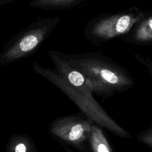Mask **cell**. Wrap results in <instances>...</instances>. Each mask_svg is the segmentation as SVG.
Wrapping results in <instances>:
<instances>
[{"label": "cell", "mask_w": 152, "mask_h": 152, "mask_svg": "<svg viewBox=\"0 0 152 152\" xmlns=\"http://www.w3.org/2000/svg\"><path fill=\"white\" fill-rule=\"evenodd\" d=\"M147 11L131 7L116 12L100 14L88 21L84 30V36L94 44L126 35L147 14Z\"/></svg>", "instance_id": "4"}, {"label": "cell", "mask_w": 152, "mask_h": 152, "mask_svg": "<svg viewBox=\"0 0 152 152\" xmlns=\"http://www.w3.org/2000/svg\"><path fill=\"white\" fill-rule=\"evenodd\" d=\"M145 67L146 68L148 72L150 73L152 77V60L151 59H148L144 65Z\"/></svg>", "instance_id": "12"}, {"label": "cell", "mask_w": 152, "mask_h": 152, "mask_svg": "<svg viewBox=\"0 0 152 152\" xmlns=\"http://www.w3.org/2000/svg\"><path fill=\"white\" fill-rule=\"evenodd\" d=\"M86 0H31L28 6L43 10H59L74 8Z\"/></svg>", "instance_id": "8"}, {"label": "cell", "mask_w": 152, "mask_h": 152, "mask_svg": "<svg viewBox=\"0 0 152 152\" xmlns=\"http://www.w3.org/2000/svg\"><path fill=\"white\" fill-rule=\"evenodd\" d=\"M126 42L138 45H152V11L147 14L122 37Z\"/></svg>", "instance_id": "7"}, {"label": "cell", "mask_w": 152, "mask_h": 152, "mask_svg": "<svg viewBox=\"0 0 152 152\" xmlns=\"http://www.w3.org/2000/svg\"><path fill=\"white\" fill-rule=\"evenodd\" d=\"M16 0H0V5H5L11 2H13Z\"/></svg>", "instance_id": "13"}, {"label": "cell", "mask_w": 152, "mask_h": 152, "mask_svg": "<svg viewBox=\"0 0 152 152\" xmlns=\"http://www.w3.org/2000/svg\"><path fill=\"white\" fill-rule=\"evenodd\" d=\"M48 55L55 67V69L68 84L78 88H90L83 75L70 64L66 54L49 50Z\"/></svg>", "instance_id": "6"}, {"label": "cell", "mask_w": 152, "mask_h": 152, "mask_svg": "<svg viewBox=\"0 0 152 152\" xmlns=\"http://www.w3.org/2000/svg\"><path fill=\"white\" fill-rule=\"evenodd\" d=\"M137 139L144 145L152 148V126L137 134Z\"/></svg>", "instance_id": "11"}, {"label": "cell", "mask_w": 152, "mask_h": 152, "mask_svg": "<svg viewBox=\"0 0 152 152\" xmlns=\"http://www.w3.org/2000/svg\"><path fill=\"white\" fill-rule=\"evenodd\" d=\"M6 152H37L33 140L26 135L14 134L9 139Z\"/></svg>", "instance_id": "10"}, {"label": "cell", "mask_w": 152, "mask_h": 152, "mask_svg": "<svg viewBox=\"0 0 152 152\" xmlns=\"http://www.w3.org/2000/svg\"><path fill=\"white\" fill-rule=\"evenodd\" d=\"M61 21L59 17L32 22L4 46L0 52V66L31 55L53 33Z\"/></svg>", "instance_id": "3"}, {"label": "cell", "mask_w": 152, "mask_h": 152, "mask_svg": "<svg viewBox=\"0 0 152 152\" xmlns=\"http://www.w3.org/2000/svg\"><path fill=\"white\" fill-rule=\"evenodd\" d=\"M88 143L92 152H115L102 128L93 124Z\"/></svg>", "instance_id": "9"}, {"label": "cell", "mask_w": 152, "mask_h": 152, "mask_svg": "<svg viewBox=\"0 0 152 152\" xmlns=\"http://www.w3.org/2000/svg\"><path fill=\"white\" fill-rule=\"evenodd\" d=\"M65 148L66 152H73V151H72V150H71L69 147H68L67 146H65Z\"/></svg>", "instance_id": "14"}, {"label": "cell", "mask_w": 152, "mask_h": 152, "mask_svg": "<svg viewBox=\"0 0 152 152\" xmlns=\"http://www.w3.org/2000/svg\"><path fill=\"white\" fill-rule=\"evenodd\" d=\"M66 55L70 64L83 75L92 93L103 100L135 85L134 78L125 68L100 53Z\"/></svg>", "instance_id": "1"}, {"label": "cell", "mask_w": 152, "mask_h": 152, "mask_svg": "<svg viewBox=\"0 0 152 152\" xmlns=\"http://www.w3.org/2000/svg\"><path fill=\"white\" fill-rule=\"evenodd\" d=\"M94 124L88 118L68 115L56 118L49 128V134L55 138L81 152H88L91 128Z\"/></svg>", "instance_id": "5"}, {"label": "cell", "mask_w": 152, "mask_h": 152, "mask_svg": "<svg viewBox=\"0 0 152 152\" xmlns=\"http://www.w3.org/2000/svg\"><path fill=\"white\" fill-rule=\"evenodd\" d=\"M32 69L36 74L42 76L60 89L95 124L118 137L124 139L131 137V133L120 126L97 102L90 88H78L72 87L55 69L44 67L36 62H33Z\"/></svg>", "instance_id": "2"}]
</instances>
